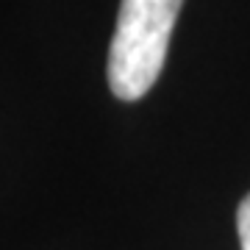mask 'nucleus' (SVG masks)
<instances>
[{"mask_svg":"<svg viewBox=\"0 0 250 250\" xmlns=\"http://www.w3.org/2000/svg\"><path fill=\"white\" fill-rule=\"evenodd\" d=\"M184 0H123L108 47V86L120 100L145 98L161 75Z\"/></svg>","mask_w":250,"mask_h":250,"instance_id":"nucleus-1","label":"nucleus"},{"mask_svg":"<svg viewBox=\"0 0 250 250\" xmlns=\"http://www.w3.org/2000/svg\"><path fill=\"white\" fill-rule=\"evenodd\" d=\"M236 233H239L242 250H250V195L242 197L239 208H236Z\"/></svg>","mask_w":250,"mask_h":250,"instance_id":"nucleus-2","label":"nucleus"}]
</instances>
